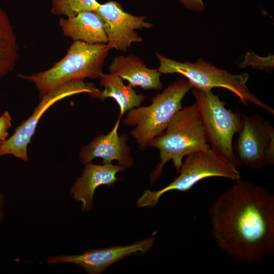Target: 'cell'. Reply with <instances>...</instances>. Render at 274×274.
I'll use <instances>...</instances> for the list:
<instances>
[{
	"mask_svg": "<svg viewBox=\"0 0 274 274\" xmlns=\"http://www.w3.org/2000/svg\"><path fill=\"white\" fill-rule=\"evenodd\" d=\"M235 182L210 208L211 235L229 257L257 262L274 255V195L252 182Z\"/></svg>",
	"mask_w": 274,
	"mask_h": 274,
	"instance_id": "cell-1",
	"label": "cell"
},
{
	"mask_svg": "<svg viewBox=\"0 0 274 274\" xmlns=\"http://www.w3.org/2000/svg\"><path fill=\"white\" fill-rule=\"evenodd\" d=\"M150 146L159 149L160 159L150 175L151 185L161 177L163 167L169 160L173 161L178 174L185 156L209 148L210 145L196 103L178 111L170 120L165 133L154 138Z\"/></svg>",
	"mask_w": 274,
	"mask_h": 274,
	"instance_id": "cell-2",
	"label": "cell"
},
{
	"mask_svg": "<svg viewBox=\"0 0 274 274\" xmlns=\"http://www.w3.org/2000/svg\"><path fill=\"white\" fill-rule=\"evenodd\" d=\"M107 44H90L74 41L66 54L49 69L30 75H19L34 83L40 97L73 80L99 78L109 50Z\"/></svg>",
	"mask_w": 274,
	"mask_h": 274,
	"instance_id": "cell-3",
	"label": "cell"
},
{
	"mask_svg": "<svg viewBox=\"0 0 274 274\" xmlns=\"http://www.w3.org/2000/svg\"><path fill=\"white\" fill-rule=\"evenodd\" d=\"M192 88L186 79H179L153 97L149 106L128 111L123 123L135 126L130 133L141 150L146 149L154 138L163 133L174 115L182 108V100Z\"/></svg>",
	"mask_w": 274,
	"mask_h": 274,
	"instance_id": "cell-4",
	"label": "cell"
},
{
	"mask_svg": "<svg viewBox=\"0 0 274 274\" xmlns=\"http://www.w3.org/2000/svg\"><path fill=\"white\" fill-rule=\"evenodd\" d=\"M237 167L211 146L193 152L188 155L182 163L177 178L160 190L144 191L137 200L136 206L154 207L167 192H187L197 183L208 178L222 177L235 181L240 180L241 174Z\"/></svg>",
	"mask_w": 274,
	"mask_h": 274,
	"instance_id": "cell-5",
	"label": "cell"
},
{
	"mask_svg": "<svg viewBox=\"0 0 274 274\" xmlns=\"http://www.w3.org/2000/svg\"><path fill=\"white\" fill-rule=\"evenodd\" d=\"M159 61L157 68L161 74H179L184 76L193 88L212 90L219 87L228 89L235 94L244 105L251 102L273 115L274 110L261 101L251 93L246 84L249 79L247 73L233 75L226 70L216 67L201 59L195 63L181 62L156 53Z\"/></svg>",
	"mask_w": 274,
	"mask_h": 274,
	"instance_id": "cell-6",
	"label": "cell"
},
{
	"mask_svg": "<svg viewBox=\"0 0 274 274\" xmlns=\"http://www.w3.org/2000/svg\"><path fill=\"white\" fill-rule=\"evenodd\" d=\"M192 93L209 144L238 167L240 165L234 155L232 141L242 126L241 114L227 109L225 103L211 90L193 88Z\"/></svg>",
	"mask_w": 274,
	"mask_h": 274,
	"instance_id": "cell-7",
	"label": "cell"
},
{
	"mask_svg": "<svg viewBox=\"0 0 274 274\" xmlns=\"http://www.w3.org/2000/svg\"><path fill=\"white\" fill-rule=\"evenodd\" d=\"M81 93H88L93 97L100 98V91L92 83H85L83 80L69 81L43 95L32 115L15 129L10 137L0 143V157L12 155L28 162L27 146L41 116L57 101Z\"/></svg>",
	"mask_w": 274,
	"mask_h": 274,
	"instance_id": "cell-8",
	"label": "cell"
},
{
	"mask_svg": "<svg viewBox=\"0 0 274 274\" xmlns=\"http://www.w3.org/2000/svg\"><path fill=\"white\" fill-rule=\"evenodd\" d=\"M242 126L233 150L239 165L261 169L274 164V128L258 114H241Z\"/></svg>",
	"mask_w": 274,
	"mask_h": 274,
	"instance_id": "cell-9",
	"label": "cell"
},
{
	"mask_svg": "<svg viewBox=\"0 0 274 274\" xmlns=\"http://www.w3.org/2000/svg\"><path fill=\"white\" fill-rule=\"evenodd\" d=\"M101 19L110 49L126 52L133 43H139L142 38L135 29L150 28L152 24L145 21L144 16H137L124 11L114 1L100 4L95 11Z\"/></svg>",
	"mask_w": 274,
	"mask_h": 274,
	"instance_id": "cell-10",
	"label": "cell"
},
{
	"mask_svg": "<svg viewBox=\"0 0 274 274\" xmlns=\"http://www.w3.org/2000/svg\"><path fill=\"white\" fill-rule=\"evenodd\" d=\"M155 241L154 236H152L128 245L91 249L80 255L50 256L46 261L52 265L73 263L81 266L89 274H100L112 264L125 257L145 254L152 248Z\"/></svg>",
	"mask_w": 274,
	"mask_h": 274,
	"instance_id": "cell-11",
	"label": "cell"
},
{
	"mask_svg": "<svg viewBox=\"0 0 274 274\" xmlns=\"http://www.w3.org/2000/svg\"><path fill=\"white\" fill-rule=\"evenodd\" d=\"M121 117L119 116L113 129L107 134L95 137L81 148L79 157L82 163L86 164L96 158H101L104 164L111 163L116 160L125 168L133 165L130 149L127 144L128 136L126 133L119 136L118 133Z\"/></svg>",
	"mask_w": 274,
	"mask_h": 274,
	"instance_id": "cell-12",
	"label": "cell"
},
{
	"mask_svg": "<svg viewBox=\"0 0 274 274\" xmlns=\"http://www.w3.org/2000/svg\"><path fill=\"white\" fill-rule=\"evenodd\" d=\"M125 169L122 166L112 163L103 165L91 162L86 164L82 175L71 188L74 199L81 202L82 211L89 212L92 209L94 192L98 187L113 185L119 180L116 174Z\"/></svg>",
	"mask_w": 274,
	"mask_h": 274,
	"instance_id": "cell-13",
	"label": "cell"
},
{
	"mask_svg": "<svg viewBox=\"0 0 274 274\" xmlns=\"http://www.w3.org/2000/svg\"><path fill=\"white\" fill-rule=\"evenodd\" d=\"M109 70L110 74L126 80L132 88L139 86L146 90H159L163 87L161 74L157 69L148 68L140 58L134 55L116 56Z\"/></svg>",
	"mask_w": 274,
	"mask_h": 274,
	"instance_id": "cell-14",
	"label": "cell"
},
{
	"mask_svg": "<svg viewBox=\"0 0 274 274\" xmlns=\"http://www.w3.org/2000/svg\"><path fill=\"white\" fill-rule=\"evenodd\" d=\"M64 35L74 41L90 44H107L102 22L95 11H85L59 21Z\"/></svg>",
	"mask_w": 274,
	"mask_h": 274,
	"instance_id": "cell-15",
	"label": "cell"
},
{
	"mask_svg": "<svg viewBox=\"0 0 274 274\" xmlns=\"http://www.w3.org/2000/svg\"><path fill=\"white\" fill-rule=\"evenodd\" d=\"M100 85L104 87L100 91V100L106 98H113L120 109V116L135 107H139L146 96L139 94L128 85H125L123 80L118 76L113 74H101L100 76Z\"/></svg>",
	"mask_w": 274,
	"mask_h": 274,
	"instance_id": "cell-16",
	"label": "cell"
},
{
	"mask_svg": "<svg viewBox=\"0 0 274 274\" xmlns=\"http://www.w3.org/2000/svg\"><path fill=\"white\" fill-rule=\"evenodd\" d=\"M17 46L13 27L0 7V80L14 67Z\"/></svg>",
	"mask_w": 274,
	"mask_h": 274,
	"instance_id": "cell-17",
	"label": "cell"
},
{
	"mask_svg": "<svg viewBox=\"0 0 274 274\" xmlns=\"http://www.w3.org/2000/svg\"><path fill=\"white\" fill-rule=\"evenodd\" d=\"M51 11L54 15L67 18L85 11H95L99 6L96 0H52Z\"/></svg>",
	"mask_w": 274,
	"mask_h": 274,
	"instance_id": "cell-18",
	"label": "cell"
},
{
	"mask_svg": "<svg viewBox=\"0 0 274 274\" xmlns=\"http://www.w3.org/2000/svg\"><path fill=\"white\" fill-rule=\"evenodd\" d=\"M11 120L10 114L7 111L0 115V143L7 139L9 135L8 130L12 125Z\"/></svg>",
	"mask_w": 274,
	"mask_h": 274,
	"instance_id": "cell-19",
	"label": "cell"
},
{
	"mask_svg": "<svg viewBox=\"0 0 274 274\" xmlns=\"http://www.w3.org/2000/svg\"><path fill=\"white\" fill-rule=\"evenodd\" d=\"M186 8L197 11H203L205 6L202 0H179Z\"/></svg>",
	"mask_w": 274,
	"mask_h": 274,
	"instance_id": "cell-20",
	"label": "cell"
},
{
	"mask_svg": "<svg viewBox=\"0 0 274 274\" xmlns=\"http://www.w3.org/2000/svg\"><path fill=\"white\" fill-rule=\"evenodd\" d=\"M5 199L3 195L0 193V224H1L4 217Z\"/></svg>",
	"mask_w": 274,
	"mask_h": 274,
	"instance_id": "cell-21",
	"label": "cell"
}]
</instances>
